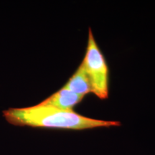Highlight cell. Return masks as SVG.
I'll return each instance as SVG.
<instances>
[{
  "mask_svg": "<svg viewBox=\"0 0 155 155\" xmlns=\"http://www.w3.org/2000/svg\"><path fill=\"white\" fill-rule=\"evenodd\" d=\"M9 123L16 126H28L48 129L86 130L97 127L120 126L118 121L94 119L80 115L76 112L63 110L40 103L26 108H14L3 112Z\"/></svg>",
  "mask_w": 155,
  "mask_h": 155,
  "instance_id": "obj_1",
  "label": "cell"
},
{
  "mask_svg": "<svg viewBox=\"0 0 155 155\" xmlns=\"http://www.w3.org/2000/svg\"><path fill=\"white\" fill-rule=\"evenodd\" d=\"M82 62L90 81L91 92L100 99H106L108 96V68L91 28L86 55Z\"/></svg>",
  "mask_w": 155,
  "mask_h": 155,
  "instance_id": "obj_2",
  "label": "cell"
},
{
  "mask_svg": "<svg viewBox=\"0 0 155 155\" xmlns=\"http://www.w3.org/2000/svg\"><path fill=\"white\" fill-rule=\"evenodd\" d=\"M83 97L63 87L61 90L44 100L41 104L53 106L60 109L71 111L73 106L82 101Z\"/></svg>",
  "mask_w": 155,
  "mask_h": 155,
  "instance_id": "obj_3",
  "label": "cell"
},
{
  "mask_svg": "<svg viewBox=\"0 0 155 155\" xmlns=\"http://www.w3.org/2000/svg\"><path fill=\"white\" fill-rule=\"evenodd\" d=\"M64 87L68 90L83 96L91 92L90 81L83 62Z\"/></svg>",
  "mask_w": 155,
  "mask_h": 155,
  "instance_id": "obj_4",
  "label": "cell"
}]
</instances>
